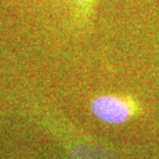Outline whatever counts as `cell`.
<instances>
[{"label": "cell", "mask_w": 159, "mask_h": 159, "mask_svg": "<svg viewBox=\"0 0 159 159\" xmlns=\"http://www.w3.org/2000/svg\"><path fill=\"white\" fill-rule=\"evenodd\" d=\"M93 114L102 121L119 124L130 116V107L123 99L114 96H100L91 102Z\"/></svg>", "instance_id": "obj_1"}, {"label": "cell", "mask_w": 159, "mask_h": 159, "mask_svg": "<svg viewBox=\"0 0 159 159\" xmlns=\"http://www.w3.org/2000/svg\"><path fill=\"white\" fill-rule=\"evenodd\" d=\"M75 1L83 6H91L94 0H75Z\"/></svg>", "instance_id": "obj_2"}]
</instances>
